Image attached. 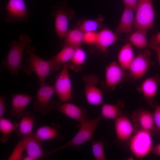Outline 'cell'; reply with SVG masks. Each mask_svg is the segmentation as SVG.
I'll return each instance as SVG.
<instances>
[{"label":"cell","mask_w":160,"mask_h":160,"mask_svg":"<svg viewBox=\"0 0 160 160\" xmlns=\"http://www.w3.org/2000/svg\"><path fill=\"white\" fill-rule=\"evenodd\" d=\"M36 49L31 44L26 48L25 52L28 55L23 65L25 73L28 75L34 73L37 77L40 84L45 83V80L51 71L60 70L62 65L55 63L49 59L44 60L37 55Z\"/></svg>","instance_id":"cell-1"},{"label":"cell","mask_w":160,"mask_h":160,"mask_svg":"<svg viewBox=\"0 0 160 160\" xmlns=\"http://www.w3.org/2000/svg\"><path fill=\"white\" fill-rule=\"evenodd\" d=\"M103 119L100 115L95 118L78 124L79 130L71 140L55 149L45 151L44 157L69 147H75L78 151H80L82 145L92 140L95 131Z\"/></svg>","instance_id":"cell-2"},{"label":"cell","mask_w":160,"mask_h":160,"mask_svg":"<svg viewBox=\"0 0 160 160\" xmlns=\"http://www.w3.org/2000/svg\"><path fill=\"white\" fill-rule=\"evenodd\" d=\"M19 41L15 40L9 45V50L5 58L1 63L7 69L12 76H17L22 68L21 62L23 55L26 47L32 41L28 35L20 34Z\"/></svg>","instance_id":"cell-3"},{"label":"cell","mask_w":160,"mask_h":160,"mask_svg":"<svg viewBox=\"0 0 160 160\" xmlns=\"http://www.w3.org/2000/svg\"><path fill=\"white\" fill-rule=\"evenodd\" d=\"M135 130L130 139L129 149L136 158L143 159L152 152L153 135L149 132L142 129Z\"/></svg>","instance_id":"cell-4"},{"label":"cell","mask_w":160,"mask_h":160,"mask_svg":"<svg viewBox=\"0 0 160 160\" xmlns=\"http://www.w3.org/2000/svg\"><path fill=\"white\" fill-rule=\"evenodd\" d=\"M136 11L133 23L135 30L152 28L155 18L152 0H139Z\"/></svg>","instance_id":"cell-5"},{"label":"cell","mask_w":160,"mask_h":160,"mask_svg":"<svg viewBox=\"0 0 160 160\" xmlns=\"http://www.w3.org/2000/svg\"><path fill=\"white\" fill-rule=\"evenodd\" d=\"M70 67V62L63 64L53 85L60 103L68 102L72 99V84L69 72Z\"/></svg>","instance_id":"cell-6"},{"label":"cell","mask_w":160,"mask_h":160,"mask_svg":"<svg viewBox=\"0 0 160 160\" xmlns=\"http://www.w3.org/2000/svg\"><path fill=\"white\" fill-rule=\"evenodd\" d=\"M55 92L54 85L40 84L34 97L36 99L33 102L34 110L46 114L54 109L56 105L52 97Z\"/></svg>","instance_id":"cell-7"},{"label":"cell","mask_w":160,"mask_h":160,"mask_svg":"<svg viewBox=\"0 0 160 160\" xmlns=\"http://www.w3.org/2000/svg\"><path fill=\"white\" fill-rule=\"evenodd\" d=\"M151 56L150 50L146 48L135 56L128 70V76L134 80L143 77L154 64L151 60Z\"/></svg>","instance_id":"cell-8"},{"label":"cell","mask_w":160,"mask_h":160,"mask_svg":"<svg viewBox=\"0 0 160 160\" xmlns=\"http://www.w3.org/2000/svg\"><path fill=\"white\" fill-rule=\"evenodd\" d=\"M82 80L85 83L84 94L86 100L90 105L97 106L103 104V90L97 85L99 82L98 77L93 74L84 75Z\"/></svg>","instance_id":"cell-9"},{"label":"cell","mask_w":160,"mask_h":160,"mask_svg":"<svg viewBox=\"0 0 160 160\" xmlns=\"http://www.w3.org/2000/svg\"><path fill=\"white\" fill-rule=\"evenodd\" d=\"M5 9L6 23H15L23 21L28 22L29 14L23 0H9Z\"/></svg>","instance_id":"cell-10"},{"label":"cell","mask_w":160,"mask_h":160,"mask_svg":"<svg viewBox=\"0 0 160 160\" xmlns=\"http://www.w3.org/2000/svg\"><path fill=\"white\" fill-rule=\"evenodd\" d=\"M125 71L118 63L114 61L110 63L105 68V80L102 84L103 90L108 92L115 90L117 85L124 80Z\"/></svg>","instance_id":"cell-11"},{"label":"cell","mask_w":160,"mask_h":160,"mask_svg":"<svg viewBox=\"0 0 160 160\" xmlns=\"http://www.w3.org/2000/svg\"><path fill=\"white\" fill-rule=\"evenodd\" d=\"M132 122L135 129H141L148 131L153 136L156 129L153 113L144 108H140L134 111L131 115Z\"/></svg>","instance_id":"cell-12"},{"label":"cell","mask_w":160,"mask_h":160,"mask_svg":"<svg viewBox=\"0 0 160 160\" xmlns=\"http://www.w3.org/2000/svg\"><path fill=\"white\" fill-rule=\"evenodd\" d=\"M160 83V75L156 74L145 79L137 88L147 103L154 107L157 103L155 101L158 86Z\"/></svg>","instance_id":"cell-13"},{"label":"cell","mask_w":160,"mask_h":160,"mask_svg":"<svg viewBox=\"0 0 160 160\" xmlns=\"http://www.w3.org/2000/svg\"><path fill=\"white\" fill-rule=\"evenodd\" d=\"M71 12L64 6L57 7L52 13L55 17V28L60 39H63L68 30V21L71 18Z\"/></svg>","instance_id":"cell-14"},{"label":"cell","mask_w":160,"mask_h":160,"mask_svg":"<svg viewBox=\"0 0 160 160\" xmlns=\"http://www.w3.org/2000/svg\"><path fill=\"white\" fill-rule=\"evenodd\" d=\"M54 109L75 120L78 124L89 119L84 109L69 102L58 103Z\"/></svg>","instance_id":"cell-15"},{"label":"cell","mask_w":160,"mask_h":160,"mask_svg":"<svg viewBox=\"0 0 160 160\" xmlns=\"http://www.w3.org/2000/svg\"><path fill=\"white\" fill-rule=\"evenodd\" d=\"M114 129L117 139L121 142L130 140L135 131L132 121L126 116L122 115L115 120Z\"/></svg>","instance_id":"cell-16"},{"label":"cell","mask_w":160,"mask_h":160,"mask_svg":"<svg viewBox=\"0 0 160 160\" xmlns=\"http://www.w3.org/2000/svg\"><path fill=\"white\" fill-rule=\"evenodd\" d=\"M21 138L27 155L35 160L43 159L44 153L42 145L41 142L36 138L35 133L32 132Z\"/></svg>","instance_id":"cell-17"},{"label":"cell","mask_w":160,"mask_h":160,"mask_svg":"<svg viewBox=\"0 0 160 160\" xmlns=\"http://www.w3.org/2000/svg\"><path fill=\"white\" fill-rule=\"evenodd\" d=\"M34 97L25 94H15L11 97L12 109L9 115L21 119L26 112L25 109Z\"/></svg>","instance_id":"cell-18"},{"label":"cell","mask_w":160,"mask_h":160,"mask_svg":"<svg viewBox=\"0 0 160 160\" xmlns=\"http://www.w3.org/2000/svg\"><path fill=\"white\" fill-rule=\"evenodd\" d=\"M35 134L36 138L40 142L54 139L61 140L64 138L61 132L60 125L56 123L42 126L37 129Z\"/></svg>","instance_id":"cell-19"},{"label":"cell","mask_w":160,"mask_h":160,"mask_svg":"<svg viewBox=\"0 0 160 160\" xmlns=\"http://www.w3.org/2000/svg\"><path fill=\"white\" fill-rule=\"evenodd\" d=\"M117 40L115 33L109 29H104L97 33V39L94 45L99 49L105 52L107 48Z\"/></svg>","instance_id":"cell-20"},{"label":"cell","mask_w":160,"mask_h":160,"mask_svg":"<svg viewBox=\"0 0 160 160\" xmlns=\"http://www.w3.org/2000/svg\"><path fill=\"white\" fill-rule=\"evenodd\" d=\"M20 119L15 131L16 135L21 138L32 132L36 118L32 112L26 111Z\"/></svg>","instance_id":"cell-21"},{"label":"cell","mask_w":160,"mask_h":160,"mask_svg":"<svg viewBox=\"0 0 160 160\" xmlns=\"http://www.w3.org/2000/svg\"><path fill=\"white\" fill-rule=\"evenodd\" d=\"M133 11L125 7L120 22L115 31L116 35L131 33L134 19Z\"/></svg>","instance_id":"cell-22"},{"label":"cell","mask_w":160,"mask_h":160,"mask_svg":"<svg viewBox=\"0 0 160 160\" xmlns=\"http://www.w3.org/2000/svg\"><path fill=\"white\" fill-rule=\"evenodd\" d=\"M135 57L132 45L128 42L119 51L118 56V63L125 71H128Z\"/></svg>","instance_id":"cell-23"},{"label":"cell","mask_w":160,"mask_h":160,"mask_svg":"<svg viewBox=\"0 0 160 160\" xmlns=\"http://www.w3.org/2000/svg\"><path fill=\"white\" fill-rule=\"evenodd\" d=\"M123 103L118 101L115 104H103L101 109V115L103 118L115 120L121 116Z\"/></svg>","instance_id":"cell-24"},{"label":"cell","mask_w":160,"mask_h":160,"mask_svg":"<svg viewBox=\"0 0 160 160\" xmlns=\"http://www.w3.org/2000/svg\"><path fill=\"white\" fill-rule=\"evenodd\" d=\"M84 35V33L78 28L69 30L63 38V47L66 46L80 47L83 43Z\"/></svg>","instance_id":"cell-25"},{"label":"cell","mask_w":160,"mask_h":160,"mask_svg":"<svg viewBox=\"0 0 160 160\" xmlns=\"http://www.w3.org/2000/svg\"><path fill=\"white\" fill-rule=\"evenodd\" d=\"M147 30L141 29L135 30L129 38V42L138 49L148 47Z\"/></svg>","instance_id":"cell-26"},{"label":"cell","mask_w":160,"mask_h":160,"mask_svg":"<svg viewBox=\"0 0 160 160\" xmlns=\"http://www.w3.org/2000/svg\"><path fill=\"white\" fill-rule=\"evenodd\" d=\"M76 48L69 46L63 47L59 53L49 59L55 63L63 65L70 62Z\"/></svg>","instance_id":"cell-27"},{"label":"cell","mask_w":160,"mask_h":160,"mask_svg":"<svg viewBox=\"0 0 160 160\" xmlns=\"http://www.w3.org/2000/svg\"><path fill=\"white\" fill-rule=\"evenodd\" d=\"M18 126V123L12 122L4 117L0 119V131L2 135L0 136V141L4 143L8 139V135L13 131L16 130Z\"/></svg>","instance_id":"cell-28"},{"label":"cell","mask_w":160,"mask_h":160,"mask_svg":"<svg viewBox=\"0 0 160 160\" xmlns=\"http://www.w3.org/2000/svg\"><path fill=\"white\" fill-rule=\"evenodd\" d=\"M87 57L86 52L80 47L76 48L70 62V69L78 71L84 63Z\"/></svg>","instance_id":"cell-29"},{"label":"cell","mask_w":160,"mask_h":160,"mask_svg":"<svg viewBox=\"0 0 160 160\" xmlns=\"http://www.w3.org/2000/svg\"><path fill=\"white\" fill-rule=\"evenodd\" d=\"M101 20L99 19H85L78 24V28L84 33L89 32L96 31L102 27Z\"/></svg>","instance_id":"cell-30"},{"label":"cell","mask_w":160,"mask_h":160,"mask_svg":"<svg viewBox=\"0 0 160 160\" xmlns=\"http://www.w3.org/2000/svg\"><path fill=\"white\" fill-rule=\"evenodd\" d=\"M91 144L94 157L96 160H105L104 152L105 145L101 140H91Z\"/></svg>","instance_id":"cell-31"},{"label":"cell","mask_w":160,"mask_h":160,"mask_svg":"<svg viewBox=\"0 0 160 160\" xmlns=\"http://www.w3.org/2000/svg\"><path fill=\"white\" fill-rule=\"evenodd\" d=\"M25 150L22 139L17 143L11 154L8 157L9 160H22L23 152Z\"/></svg>","instance_id":"cell-32"},{"label":"cell","mask_w":160,"mask_h":160,"mask_svg":"<svg viewBox=\"0 0 160 160\" xmlns=\"http://www.w3.org/2000/svg\"><path fill=\"white\" fill-rule=\"evenodd\" d=\"M154 108L153 113L156 129L155 135L160 139V105L157 103Z\"/></svg>","instance_id":"cell-33"},{"label":"cell","mask_w":160,"mask_h":160,"mask_svg":"<svg viewBox=\"0 0 160 160\" xmlns=\"http://www.w3.org/2000/svg\"><path fill=\"white\" fill-rule=\"evenodd\" d=\"M97 33L96 31L84 33L83 43L87 44H95L97 39Z\"/></svg>","instance_id":"cell-34"},{"label":"cell","mask_w":160,"mask_h":160,"mask_svg":"<svg viewBox=\"0 0 160 160\" xmlns=\"http://www.w3.org/2000/svg\"><path fill=\"white\" fill-rule=\"evenodd\" d=\"M148 44V48L160 46V32L152 36Z\"/></svg>","instance_id":"cell-35"},{"label":"cell","mask_w":160,"mask_h":160,"mask_svg":"<svg viewBox=\"0 0 160 160\" xmlns=\"http://www.w3.org/2000/svg\"><path fill=\"white\" fill-rule=\"evenodd\" d=\"M125 7L129 8L133 11L136 9L139 0H122Z\"/></svg>","instance_id":"cell-36"},{"label":"cell","mask_w":160,"mask_h":160,"mask_svg":"<svg viewBox=\"0 0 160 160\" xmlns=\"http://www.w3.org/2000/svg\"><path fill=\"white\" fill-rule=\"evenodd\" d=\"M5 97L2 95L0 96V119L4 117V114L5 111Z\"/></svg>","instance_id":"cell-37"},{"label":"cell","mask_w":160,"mask_h":160,"mask_svg":"<svg viewBox=\"0 0 160 160\" xmlns=\"http://www.w3.org/2000/svg\"><path fill=\"white\" fill-rule=\"evenodd\" d=\"M152 152L153 154L160 156V143H157L153 147Z\"/></svg>","instance_id":"cell-38"},{"label":"cell","mask_w":160,"mask_h":160,"mask_svg":"<svg viewBox=\"0 0 160 160\" xmlns=\"http://www.w3.org/2000/svg\"><path fill=\"white\" fill-rule=\"evenodd\" d=\"M150 49L153 50L156 52L159 63L160 65V46L152 47Z\"/></svg>","instance_id":"cell-39"},{"label":"cell","mask_w":160,"mask_h":160,"mask_svg":"<svg viewBox=\"0 0 160 160\" xmlns=\"http://www.w3.org/2000/svg\"><path fill=\"white\" fill-rule=\"evenodd\" d=\"M22 160H35V159L33 157L27 155L26 156L23 157Z\"/></svg>","instance_id":"cell-40"},{"label":"cell","mask_w":160,"mask_h":160,"mask_svg":"<svg viewBox=\"0 0 160 160\" xmlns=\"http://www.w3.org/2000/svg\"><path fill=\"white\" fill-rule=\"evenodd\" d=\"M134 159V158L132 156H130L127 159V160H133Z\"/></svg>","instance_id":"cell-41"}]
</instances>
